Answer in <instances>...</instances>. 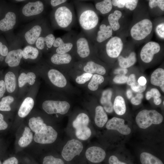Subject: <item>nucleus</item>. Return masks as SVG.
<instances>
[{"mask_svg": "<svg viewBox=\"0 0 164 164\" xmlns=\"http://www.w3.org/2000/svg\"><path fill=\"white\" fill-rule=\"evenodd\" d=\"M73 2L76 9L78 21L82 31L92 41L99 24V14L91 3L78 0Z\"/></svg>", "mask_w": 164, "mask_h": 164, "instance_id": "f257e3e1", "label": "nucleus"}, {"mask_svg": "<svg viewBox=\"0 0 164 164\" xmlns=\"http://www.w3.org/2000/svg\"><path fill=\"white\" fill-rule=\"evenodd\" d=\"M50 19L52 29L71 31L76 20L73 3L67 2L53 9Z\"/></svg>", "mask_w": 164, "mask_h": 164, "instance_id": "f03ea898", "label": "nucleus"}, {"mask_svg": "<svg viewBox=\"0 0 164 164\" xmlns=\"http://www.w3.org/2000/svg\"><path fill=\"white\" fill-rule=\"evenodd\" d=\"M52 29L47 20L41 17L28 24L17 36L23 44L34 46L40 36Z\"/></svg>", "mask_w": 164, "mask_h": 164, "instance_id": "7ed1b4c3", "label": "nucleus"}, {"mask_svg": "<svg viewBox=\"0 0 164 164\" xmlns=\"http://www.w3.org/2000/svg\"><path fill=\"white\" fill-rule=\"evenodd\" d=\"M147 15L134 19L129 28V35L135 43L148 42L153 34L154 24Z\"/></svg>", "mask_w": 164, "mask_h": 164, "instance_id": "20e7f679", "label": "nucleus"}, {"mask_svg": "<svg viewBox=\"0 0 164 164\" xmlns=\"http://www.w3.org/2000/svg\"><path fill=\"white\" fill-rule=\"evenodd\" d=\"M124 38L119 35L112 36L104 43L95 48L96 54H104L111 59H117L126 45Z\"/></svg>", "mask_w": 164, "mask_h": 164, "instance_id": "39448f33", "label": "nucleus"}, {"mask_svg": "<svg viewBox=\"0 0 164 164\" xmlns=\"http://www.w3.org/2000/svg\"><path fill=\"white\" fill-rule=\"evenodd\" d=\"M19 11L15 5L7 3L0 17V34L11 33L19 21Z\"/></svg>", "mask_w": 164, "mask_h": 164, "instance_id": "423d86ee", "label": "nucleus"}, {"mask_svg": "<svg viewBox=\"0 0 164 164\" xmlns=\"http://www.w3.org/2000/svg\"><path fill=\"white\" fill-rule=\"evenodd\" d=\"M45 8V1L26 2L19 9V20L27 21L39 18L42 17Z\"/></svg>", "mask_w": 164, "mask_h": 164, "instance_id": "0eeeda50", "label": "nucleus"}, {"mask_svg": "<svg viewBox=\"0 0 164 164\" xmlns=\"http://www.w3.org/2000/svg\"><path fill=\"white\" fill-rule=\"evenodd\" d=\"M9 52L5 58V62L11 67L18 66L23 57V50L21 49L23 44L22 41L17 36L8 37Z\"/></svg>", "mask_w": 164, "mask_h": 164, "instance_id": "6e6552de", "label": "nucleus"}, {"mask_svg": "<svg viewBox=\"0 0 164 164\" xmlns=\"http://www.w3.org/2000/svg\"><path fill=\"white\" fill-rule=\"evenodd\" d=\"M73 54L82 60L89 58L93 54H96L94 44L82 31L76 36Z\"/></svg>", "mask_w": 164, "mask_h": 164, "instance_id": "1a4fd4ad", "label": "nucleus"}, {"mask_svg": "<svg viewBox=\"0 0 164 164\" xmlns=\"http://www.w3.org/2000/svg\"><path fill=\"white\" fill-rule=\"evenodd\" d=\"M77 34L71 30L61 37L55 39L51 50L54 53H73Z\"/></svg>", "mask_w": 164, "mask_h": 164, "instance_id": "9d476101", "label": "nucleus"}, {"mask_svg": "<svg viewBox=\"0 0 164 164\" xmlns=\"http://www.w3.org/2000/svg\"><path fill=\"white\" fill-rule=\"evenodd\" d=\"M163 120L162 115L155 110H143L138 113L135 118L138 126L142 129H146L152 124H159Z\"/></svg>", "mask_w": 164, "mask_h": 164, "instance_id": "9b49d317", "label": "nucleus"}, {"mask_svg": "<svg viewBox=\"0 0 164 164\" xmlns=\"http://www.w3.org/2000/svg\"><path fill=\"white\" fill-rule=\"evenodd\" d=\"M163 47L159 43L149 41L142 47L139 52V57L142 62L145 64L153 62L155 57L163 51Z\"/></svg>", "mask_w": 164, "mask_h": 164, "instance_id": "f8f14e48", "label": "nucleus"}, {"mask_svg": "<svg viewBox=\"0 0 164 164\" xmlns=\"http://www.w3.org/2000/svg\"><path fill=\"white\" fill-rule=\"evenodd\" d=\"M113 32L107 19H104L99 24L92 41L95 48L111 38L113 36Z\"/></svg>", "mask_w": 164, "mask_h": 164, "instance_id": "ddd939ff", "label": "nucleus"}, {"mask_svg": "<svg viewBox=\"0 0 164 164\" xmlns=\"http://www.w3.org/2000/svg\"><path fill=\"white\" fill-rule=\"evenodd\" d=\"M83 149V145L80 141L72 139L68 141L64 146L61 155L65 160L69 161L76 156L79 155Z\"/></svg>", "mask_w": 164, "mask_h": 164, "instance_id": "4468645a", "label": "nucleus"}, {"mask_svg": "<svg viewBox=\"0 0 164 164\" xmlns=\"http://www.w3.org/2000/svg\"><path fill=\"white\" fill-rule=\"evenodd\" d=\"M70 107V104L66 101L46 100L42 104V108L48 114L67 113Z\"/></svg>", "mask_w": 164, "mask_h": 164, "instance_id": "2eb2a0df", "label": "nucleus"}, {"mask_svg": "<svg viewBox=\"0 0 164 164\" xmlns=\"http://www.w3.org/2000/svg\"><path fill=\"white\" fill-rule=\"evenodd\" d=\"M58 134L51 126L46 125L39 132L35 133L33 138L37 143L42 144H51L56 140Z\"/></svg>", "mask_w": 164, "mask_h": 164, "instance_id": "dca6fc26", "label": "nucleus"}, {"mask_svg": "<svg viewBox=\"0 0 164 164\" xmlns=\"http://www.w3.org/2000/svg\"><path fill=\"white\" fill-rule=\"evenodd\" d=\"M55 39L52 29L40 36L36 41L34 46L40 51L51 50Z\"/></svg>", "mask_w": 164, "mask_h": 164, "instance_id": "f3484780", "label": "nucleus"}, {"mask_svg": "<svg viewBox=\"0 0 164 164\" xmlns=\"http://www.w3.org/2000/svg\"><path fill=\"white\" fill-rule=\"evenodd\" d=\"M124 119L114 117L109 119L106 125V128L108 130H115L124 135H128L131 130L127 125L125 124Z\"/></svg>", "mask_w": 164, "mask_h": 164, "instance_id": "a211bd4d", "label": "nucleus"}, {"mask_svg": "<svg viewBox=\"0 0 164 164\" xmlns=\"http://www.w3.org/2000/svg\"><path fill=\"white\" fill-rule=\"evenodd\" d=\"M123 13L119 9L113 10L108 15L107 19L114 32L121 29L122 21L123 19Z\"/></svg>", "mask_w": 164, "mask_h": 164, "instance_id": "6ab92c4d", "label": "nucleus"}, {"mask_svg": "<svg viewBox=\"0 0 164 164\" xmlns=\"http://www.w3.org/2000/svg\"><path fill=\"white\" fill-rule=\"evenodd\" d=\"M85 155L86 158L91 162L98 163L104 160L105 157L106 152L100 147L92 146L87 149Z\"/></svg>", "mask_w": 164, "mask_h": 164, "instance_id": "aec40b11", "label": "nucleus"}, {"mask_svg": "<svg viewBox=\"0 0 164 164\" xmlns=\"http://www.w3.org/2000/svg\"><path fill=\"white\" fill-rule=\"evenodd\" d=\"M82 64L83 70L86 73L101 75L106 73V70L105 67L93 59H89Z\"/></svg>", "mask_w": 164, "mask_h": 164, "instance_id": "412c9836", "label": "nucleus"}, {"mask_svg": "<svg viewBox=\"0 0 164 164\" xmlns=\"http://www.w3.org/2000/svg\"><path fill=\"white\" fill-rule=\"evenodd\" d=\"M127 47L128 50H127V55L123 56L121 54L117 58L119 66L127 69L134 65L137 61L135 52L134 50H131V46L129 50L128 46H127Z\"/></svg>", "mask_w": 164, "mask_h": 164, "instance_id": "4be33fe9", "label": "nucleus"}, {"mask_svg": "<svg viewBox=\"0 0 164 164\" xmlns=\"http://www.w3.org/2000/svg\"><path fill=\"white\" fill-rule=\"evenodd\" d=\"M48 76L51 82L57 87H63L67 84V81L65 77L56 69H50L48 72Z\"/></svg>", "mask_w": 164, "mask_h": 164, "instance_id": "5701e85b", "label": "nucleus"}, {"mask_svg": "<svg viewBox=\"0 0 164 164\" xmlns=\"http://www.w3.org/2000/svg\"><path fill=\"white\" fill-rule=\"evenodd\" d=\"M112 91L111 89H107L102 92L100 102L104 110L108 113L113 111V104L111 101Z\"/></svg>", "mask_w": 164, "mask_h": 164, "instance_id": "b1692460", "label": "nucleus"}, {"mask_svg": "<svg viewBox=\"0 0 164 164\" xmlns=\"http://www.w3.org/2000/svg\"><path fill=\"white\" fill-rule=\"evenodd\" d=\"M73 56L71 53L60 54L54 53L50 58L51 63L57 65H68L72 62Z\"/></svg>", "mask_w": 164, "mask_h": 164, "instance_id": "393cba45", "label": "nucleus"}, {"mask_svg": "<svg viewBox=\"0 0 164 164\" xmlns=\"http://www.w3.org/2000/svg\"><path fill=\"white\" fill-rule=\"evenodd\" d=\"M150 83L152 85L159 87L164 92V70L162 68L156 69L152 73Z\"/></svg>", "mask_w": 164, "mask_h": 164, "instance_id": "a878e982", "label": "nucleus"}, {"mask_svg": "<svg viewBox=\"0 0 164 164\" xmlns=\"http://www.w3.org/2000/svg\"><path fill=\"white\" fill-rule=\"evenodd\" d=\"M148 7L149 12L153 16H160L164 13V0H149Z\"/></svg>", "mask_w": 164, "mask_h": 164, "instance_id": "bb28decb", "label": "nucleus"}, {"mask_svg": "<svg viewBox=\"0 0 164 164\" xmlns=\"http://www.w3.org/2000/svg\"><path fill=\"white\" fill-rule=\"evenodd\" d=\"M94 7L98 14L103 15H108L113 8L111 0L95 1Z\"/></svg>", "mask_w": 164, "mask_h": 164, "instance_id": "cd10ccee", "label": "nucleus"}, {"mask_svg": "<svg viewBox=\"0 0 164 164\" xmlns=\"http://www.w3.org/2000/svg\"><path fill=\"white\" fill-rule=\"evenodd\" d=\"M113 7L119 9H125L130 11L135 10L139 2L138 0H112Z\"/></svg>", "mask_w": 164, "mask_h": 164, "instance_id": "c85d7f7f", "label": "nucleus"}, {"mask_svg": "<svg viewBox=\"0 0 164 164\" xmlns=\"http://www.w3.org/2000/svg\"><path fill=\"white\" fill-rule=\"evenodd\" d=\"M108 120V116L102 106H97L95 109L94 122L99 128L103 127Z\"/></svg>", "mask_w": 164, "mask_h": 164, "instance_id": "c756f323", "label": "nucleus"}, {"mask_svg": "<svg viewBox=\"0 0 164 164\" xmlns=\"http://www.w3.org/2000/svg\"><path fill=\"white\" fill-rule=\"evenodd\" d=\"M34 105L33 99L30 97L26 98L22 102L18 112L19 116L21 118L26 117L33 108Z\"/></svg>", "mask_w": 164, "mask_h": 164, "instance_id": "7c9ffc66", "label": "nucleus"}, {"mask_svg": "<svg viewBox=\"0 0 164 164\" xmlns=\"http://www.w3.org/2000/svg\"><path fill=\"white\" fill-rule=\"evenodd\" d=\"M113 108L115 113L118 115H123L126 111V105L124 98L120 95L115 97L113 104Z\"/></svg>", "mask_w": 164, "mask_h": 164, "instance_id": "2f4dec72", "label": "nucleus"}, {"mask_svg": "<svg viewBox=\"0 0 164 164\" xmlns=\"http://www.w3.org/2000/svg\"><path fill=\"white\" fill-rule=\"evenodd\" d=\"M36 76L32 72H29L27 74L23 72L20 74L18 78L19 86L22 87L26 83L30 85H33L35 81Z\"/></svg>", "mask_w": 164, "mask_h": 164, "instance_id": "473e14b6", "label": "nucleus"}, {"mask_svg": "<svg viewBox=\"0 0 164 164\" xmlns=\"http://www.w3.org/2000/svg\"><path fill=\"white\" fill-rule=\"evenodd\" d=\"M40 51L34 46H26L23 49V57L25 59L35 60L39 56Z\"/></svg>", "mask_w": 164, "mask_h": 164, "instance_id": "72a5a7b5", "label": "nucleus"}, {"mask_svg": "<svg viewBox=\"0 0 164 164\" xmlns=\"http://www.w3.org/2000/svg\"><path fill=\"white\" fill-rule=\"evenodd\" d=\"M5 83L7 91L12 93L15 91L16 87V78L14 74L9 71L5 76Z\"/></svg>", "mask_w": 164, "mask_h": 164, "instance_id": "f704fd0d", "label": "nucleus"}, {"mask_svg": "<svg viewBox=\"0 0 164 164\" xmlns=\"http://www.w3.org/2000/svg\"><path fill=\"white\" fill-rule=\"evenodd\" d=\"M140 160L142 164H163L158 158L147 152H143L141 154Z\"/></svg>", "mask_w": 164, "mask_h": 164, "instance_id": "c9c22d12", "label": "nucleus"}, {"mask_svg": "<svg viewBox=\"0 0 164 164\" xmlns=\"http://www.w3.org/2000/svg\"><path fill=\"white\" fill-rule=\"evenodd\" d=\"M89 122V118L85 113L79 114L73 120L72 125L75 129L83 126H87Z\"/></svg>", "mask_w": 164, "mask_h": 164, "instance_id": "e433bc0d", "label": "nucleus"}, {"mask_svg": "<svg viewBox=\"0 0 164 164\" xmlns=\"http://www.w3.org/2000/svg\"><path fill=\"white\" fill-rule=\"evenodd\" d=\"M29 125L31 130L36 133L46 125L44 123L43 120L40 117H38L30 118L29 120Z\"/></svg>", "mask_w": 164, "mask_h": 164, "instance_id": "4c0bfd02", "label": "nucleus"}, {"mask_svg": "<svg viewBox=\"0 0 164 164\" xmlns=\"http://www.w3.org/2000/svg\"><path fill=\"white\" fill-rule=\"evenodd\" d=\"M33 138V134L30 129L26 127L22 135L18 141L19 145L21 147H26L31 143Z\"/></svg>", "mask_w": 164, "mask_h": 164, "instance_id": "58836bf2", "label": "nucleus"}, {"mask_svg": "<svg viewBox=\"0 0 164 164\" xmlns=\"http://www.w3.org/2000/svg\"><path fill=\"white\" fill-rule=\"evenodd\" d=\"M104 78L101 75L95 74L93 75L91 80L88 84V87L91 91H94L97 90L99 84L104 82Z\"/></svg>", "mask_w": 164, "mask_h": 164, "instance_id": "ea45409f", "label": "nucleus"}, {"mask_svg": "<svg viewBox=\"0 0 164 164\" xmlns=\"http://www.w3.org/2000/svg\"><path fill=\"white\" fill-rule=\"evenodd\" d=\"M75 135L79 139L86 140L88 139L91 135V132L88 126L79 128L75 129Z\"/></svg>", "mask_w": 164, "mask_h": 164, "instance_id": "a19ab883", "label": "nucleus"}, {"mask_svg": "<svg viewBox=\"0 0 164 164\" xmlns=\"http://www.w3.org/2000/svg\"><path fill=\"white\" fill-rule=\"evenodd\" d=\"M154 25V30L158 38L164 40V22L163 19L157 22Z\"/></svg>", "mask_w": 164, "mask_h": 164, "instance_id": "79ce46f5", "label": "nucleus"}, {"mask_svg": "<svg viewBox=\"0 0 164 164\" xmlns=\"http://www.w3.org/2000/svg\"><path fill=\"white\" fill-rule=\"evenodd\" d=\"M14 101V98L8 96L2 98L0 101V111H10L11 108L10 104Z\"/></svg>", "mask_w": 164, "mask_h": 164, "instance_id": "37998d69", "label": "nucleus"}, {"mask_svg": "<svg viewBox=\"0 0 164 164\" xmlns=\"http://www.w3.org/2000/svg\"><path fill=\"white\" fill-rule=\"evenodd\" d=\"M161 94L159 90L156 88L151 89L150 91H147L145 94V98L147 100H149L152 98H153V101L161 99Z\"/></svg>", "mask_w": 164, "mask_h": 164, "instance_id": "c03bdc74", "label": "nucleus"}, {"mask_svg": "<svg viewBox=\"0 0 164 164\" xmlns=\"http://www.w3.org/2000/svg\"><path fill=\"white\" fill-rule=\"evenodd\" d=\"M43 164H64L61 159L54 157L52 155L45 156L43 161Z\"/></svg>", "mask_w": 164, "mask_h": 164, "instance_id": "a18cd8bd", "label": "nucleus"}, {"mask_svg": "<svg viewBox=\"0 0 164 164\" xmlns=\"http://www.w3.org/2000/svg\"><path fill=\"white\" fill-rule=\"evenodd\" d=\"M93 75V74L91 73H84L77 76L75 79V81L79 84H84L91 79Z\"/></svg>", "mask_w": 164, "mask_h": 164, "instance_id": "49530a36", "label": "nucleus"}, {"mask_svg": "<svg viewBox=\"0 0 164 164\" xmlns=\"http://www.w3.org/2000/svg\"><path fill=\"white\" fill-rule=\"evenodd\" d=\"M130 87L132 90L133 91L137 93H142L146 90L147 86L146 84L143 86L141 85L136 81L132 84Z\"/></svg>", "mask_w": 164, "mask_h": 164, "instance_id": "de8ad7c7", "label": "nucleus"}, {"mask_svg": "<svg viewBox=\"0 0 164 164\" xmlns=\"http://www.w3.org/2000/svg\"><path fill=\"white\" fill-rule=\"evenodd\" d=\"M128 77L126 75H117L113 79V82L117 84H121L127 83Z\"/></svg>", "mask_w": 164, "mask_h": 164, "instance_id": "09e8293b", "label": "nucleus"}, {"mask_svg": "<svg viewBox=\"0 0 164 164\" xmlns=\"http://www.w3.org/2000/svg\"><path fill=\"white\" fill-rule=\"evenodd\" d=\"M143 97L142 93H137L135 96L131 98V103L134 105H139L141 104Z\"/></svg>", "mask_w": 164, "mask_h": 164, "instance_id": "8fccbe9b", "label": "nucleus"}, {"mask_svg": "<svg viewBox=\"0 0 164 164\" xmlns=\"http://www.w3.org/2000/svg\"><path fill=\"white\" fill-rule=\"evenodd\" d=\"M46 2H48L53 9L67 2L68 1L67 0H50Z\"/></svg>", "mask_w": 164, "mask_h": 164, "instance_id": "3c124183", "label": "nucleus"}, {"mask_svg": "<svg viewBox=\"0 0 164 164\" xmlns=\"http://www.w3.org/2000/svg\"><path fill=\"white\" fill-rule=\"evenodd\" d=\"M128 71V69L119 67L116 68L114 71V73L117 75H126Z\"/></svg>", "mask_w": 164, "mask_h": 164, "instance_id": "603ef678", "label": "nucleus"}, {"mask_svg": "<svg viewBox=\"0 0 164 164\" xmlns=\"http://www.w3.org/2000/svg\"><path fill=\"white\" fill-rule=\"evenodd\" d=\"M109 164H127L126 163L120 161L115 156H111L109 159Z\"/></svg>", "mask_w": 164, "mask_h": 164, "instance_id": "864d4df0", "label": "nucleus"}, {"mask_svg": "<svg viewBox=\"0 0 164 164\" xmlns=\"http://www.w3.org/2000/svg\"><path fill=\"white\" fill-rule=\"evenodd\" d=\"M3 115L0 113V130H4L8 127V124L4 120Z\"/></svg>", "mask_w": 164, "mask_h": 164, "instance_id": "5fc2aeb1", "label": "nucleus"}, {"mask_svg": "<svg viewBox=\"0 0 164 164\" xmlns=\"http://www.w3.org/2000/svg\"><path fill=\"white\" fill-rule=\"evenodd\" d=\"M136 81H137L135 75L134 73H132L128 77L127 83L128 85L130 86L132 84Z\"/></svg>", "mask_w": 164, "mask_h": 164, "instance_id": "6e6d98bb", "label": "nucleus"}, {"mask_svg": "<svg viewBox=\"0 0 164 164\" xmlns=\"http://www.w3.org/2000/svg\"><path fill=\"white\" fill-rule=\"evenodd\" d=\"M17 159L15 157L10 158L5 160L3 164H18Z\"/></svg>", "mask_w": 164, "mask_h": 164, "instance_id": "4d7b16f0", "label": "nucleus"}, {"mask_svg": "<svg viewBox=\"0 0 164 164\" xmlns=\"http://www.w3.org/2000/svg\"><path fill=\"white\" fill-rule=\"evenodd\" d=\"M6 90L5 81L3 80H0V98L4 95Z\"/></svg>", "mask_w": 164, "mask_h": 164, "instance_id": "13d9d810", "label": "nucleus"}, {"mask_svg": "<svg viewBox=\"0 0 164 164\" xmlns=\"http://www.w3.org/2000/svg\"><path fill=\"white\" fill-rule=\"evenodd\" d=\"M7 3L3 1H0V17L3 12Z\"/></svg>", "mask_w": 164, "mask_h": 164, "instance_id": "bf43d9fd", "label": "nucleus"}, {"mask_svg": "<svg viewBox=\"0 0 164 164\" xmlns=\"http://www.w3.org/2000/svg\"><path fill=\"white\" fill-rule=\"evenodd\" d=\"M137 82L140 85L143 86L146 84L147 80L144 77L141 76L138 79Z\"/></svg>", "mask_w": 164, "mask_h": 164, "instance_id": "052dcab7", "label": "nucleus"}, {"mask_svg": "<svg viewBox=\"0 0 164 164\" xmlns=\"http://www.w3.org/2000/svg\"><path fill=\"white\" fill-rule=\"evenodd\" d=\"M126 95L128 99H131L133 97V93L132 91L130 89H127L126 91Z\"/></svg>", "mask_w": 164, "mask_h": 164, "instance_id": "680f3d73", "label": "nucleus"}, {"mask_svg": "<svg viewBox=\"0 0 164 164\" xmlns=\"http://www.w3.org/2000/svg\"><path fill=\"white\" fill-rule=\"evenodd\" d=\"M14 1H15V2H26V1L24 0H15Z\"/></svg>", "mask_w": 164, "mask_h": 164, "instance_id": "e2e57ef3", "label": "nucleus"}, {"mask_svg": "<svg viewBox=\"0 0 164 164\" xmlns=\"http://www.w3.org/2000/svg\"><path fill=\"white\" fill-rule=\"evenodd\" d=\"M0 164H2L1 161H0Z\"/></svg>", "mask_w": 164, "mask_h": 164, "instance_id": "0e129e2a", "label": "nucleus"}, {"mask_svg": "<svg viewBox=\"0 0 164 164\" xmlns=\"http://www.w3.org/2000/svg\"><path fill=\"white\" fill-rule=\"evenodd\" d=\"M164 101H163V105H164Z\"/></svg>", "mask_w": 164, "mask_h": 164, "instance_id": "69168bd1", "label": "nucleus"}]
</instances>
